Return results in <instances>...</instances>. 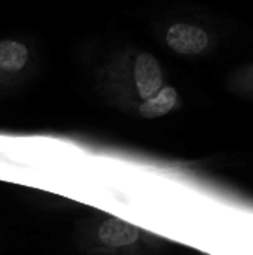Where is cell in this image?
Returning a JSON list of instances; mask_svg holds the SVG:
<instances>
[{
  "instance_id": "cell-1",
  "label": "cell",
  "mask_w": 253,
  "mask_h": 255,
  "mask_svg": "<svg viewBox=\"0 0 253 255\" xmlns=\"http://www.w3.org/2000/svg\"><path fill=\"white\" fill-rule=\"evenodd\" d=\"M100 84L115 105L136 112L166 85V72L154 54L127 46L116 49L101 67Z\"/></svg>"
},
{
  "instance_id": "cell-2",
  "label": "cell",
  "mask_w": 253,
  "mask_h": 255,
  "mask_svg": "<svg viewBox=\"0 0 253 255\" xmlns=\"http://www.w3.org/2000/svg\"><path fill=\"white\" fill-rule=\"evenodd\" d=\"M167 49L185 58H203L216 48L215 33L203 22L176 19L169 22L161 33Z\"/></svg>"
},
{
  "instance_id": "cell-3",
  "label": "cell",
  "mask_w": 253,
  "mask_h": 255,
  "mask_svg": "<svg viewBox=\"0 0 253 255\" xmlns=\"http://www.w3.org/2000/svg\"><path fill=\"white\" fill-rule=\"evenodd\" d=\"M97 238L100 244L107 248L119 250L134 245L140 238V230L119 218H106L97 230Z\"/></svg>"
},
{
  "instance_id": "cell-4",
  "label": "cell",
  "mask_w": 253,
  "mask_h": 255,
  "mask_svg": "<svg viewBox=\"0 0 253 255\" xmlns=\"http://www.w3.org/2000/svg\"><path fill=\"white\" fill-rule=\"evenodd\" d=\"M179 93L173 85L166 84L160 93H157L154 97L142 102L137 109L136 115H139L143 120H155L161 118L164 115H169L179 106Z\"/></svg>"
},
{
  "instance_id": "cell-5",
  "label": "cell",
  "mask_w": 253,
  "mask_h": 255,
  "mask_svg": "<svg viewBox=\"0 0 253 255\" xmlns=\"http://www.w3.org/2000/svg\"><path fill=\"white\" fill-rule=\"evenodd\" d=\"M30 58L27 46L16 40H0V70L18 72L22 70Z\"/></svg>"
},
{
  "instance_id": "cell-6",
  "label": "cell",
  "mask_w": 253,
  "mask_h": 255,
  "mask_svg": "<svg viewBox=\"0 0 253 255\" xmlns=\"http://www.w3.org/2000/svg\"><path fill=\"white\" fill-rule=\"evenodd\" d=\"M227 85L234 94L253 99V61L236 69L228 78Z\"/></svg>"
}]
</instances>
